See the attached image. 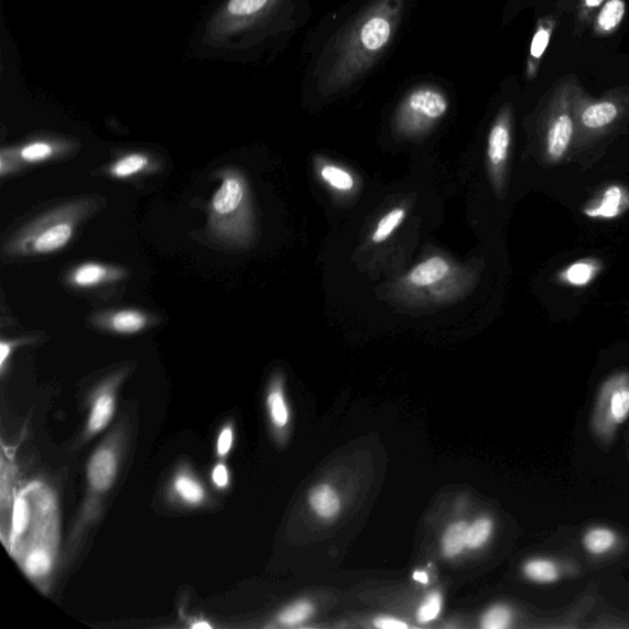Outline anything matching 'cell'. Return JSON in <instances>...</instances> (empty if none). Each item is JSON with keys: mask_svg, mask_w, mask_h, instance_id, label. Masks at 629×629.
I'll return each mask as SVG.
<instances>
[{"mask_svg": "<svg viewBox=\"0 0 629 629\" xmlns=\"http://www.w3.org/2000/svg\"><path fill=\"white\" fill-rule=\"evenodd\" d=\"M403 9L404 0H371L362 8L319 58V89L343 90L365 76L397 35Z\"/></svg>", "mask_w": 629, "mask_h": 629, "instance_id": "6da1fadb", "label": "cell"}, {"mask_svg": "<svg viewBox=\"0 0 629 629\" xmlns=\"http://www.w3.org/2000/svg\"><path fill=\"white\" fill-rule=\"evenodd\" d=\"M629 123V89L607 91L599 99L584 93L575 108L572 160L590 163V156Z\"/></svg>", "mask_w": 629, "mask_h": 629, "instance_id": "7a4b0ae2", "label": "cell"}, {"mask_svg": "<svg viewBox=\"0 0 629 629\" xmlns=\"http://www.w3.org/2000/svg\"><path fill=\"white\" fill-rule=\"evenodd\" d=\"M585 90L570 77L553 88L539 122V153L542 164L556 166L572 160L575 108Z\"/></svg>", "mask_w": 629, "mask_h": 629, "instance_id": "3957f363", "label": "cell"}, {"mask_svg": "<svg viewBox=\"0 0 629 629\" xmlns=\"http://www.w3.org/2000/svg\"><path fill=\"white\" fill-rule=\"evenodd\" d=\"M89 209L88 204L66 205L29 224L9 242V253L45 254L56 252L69 242L78 221Z\"/></svg>", "mask_w": 629, "mask_h": 629, "instance_id": "277c9868", "label": "cell"}, {"mask_svg": "<svg viewBox=\"0 0 629 629\" xmlns=\"http://www.w3.org/2000/svg\"><path fill=\"white\" fill-rule=\"evenodd\" d=\"M629 420V372L617 371L607 378L596 398L593 429L599 438L610 442Z\"/></svg>", "mask_w": 629, "mask_h": 629, "instance_id": "5b68a950", "label": "cell"}, {"mask_svg": "<svg viewBox=\"0 0 629 629\" xmlns=\"http://www.w3.org/2000/svg\"><path fill=\"white\" fill-rule=\"evenodd\" d=\"M449 111V99L438 88L424 85L413 89L400 105L397 116L399 130L419 133L426 130Z\"/></svg>", "mask_w": 629, "mask_h": 629, "instance_id": "8992f818", "label": "cell"}, {"mask_svg": "<svg viewBox=\"0 0 629 629\" xmlns=\"http://www.w3.org/2000/svg\"><path fill=\"white\" fill-rule=\"evenodd\" d=\"M247 189L243 180L234 173L223 177L220 188L213 196L210 205L212 227L218 236L231 238L236 234V221L240 217Z\"/></svg>", "mask_w": 629, "mask_h": 629, "instance_id": "52a82bcc", "label": "cell"}, {"mask_svg": "<svg viewBox=\"0 0 629 629\" xmlns=\"http://www.w3.org/2000/svg\"><path fill=\"white\" fill-rule=\"evenodd\" d=\"M511 133H513V110L510 106H505L490 128L487 142L488 162L498 189H502L506 184Z\"/></svg>", "mask_w": 629, "mask_h": 629, "instance_id": "ba28073f", "label": "cell"}, {"mask_svg": "<svg viewBox=\"0 0 629 629\" xmlns=\"http://www.w3.org/2000/svg\"><path fill=\"white\" fill-rule=\"evenodd\" d=\"M629 210V189L623 185L607 186L583 208L585 217L594 220H615Z\"/></svg>", "mask_w": 629, "mask_h": 629, "instance_id": "9c48e42d", "label": "cell"}, {"mask_svg": "<svg viewBox=\"0 0 629 629\" xmlns=\"http://www.w3.org/2000/svg\"><path fill=\"white\" fill-rule=\"evenodd\" d=\"M281 3L282 0H229L224 18L229 21L231 28L245 26L270 14Z\"/></svg>", "mask_w": 629, "mask_h": 629, "instance_id": "30bf717a", "label": "cell"}, {"mask_svg": "<svg viewBox=\"0 0 629 629\" xmlns=\"http://www.w3.org/2000/svg\"><path fill=\"white\" fill-rule=\"evenodd\" d=\"M117 475V460L110 451L96 453L88 465V478L90 486L105 492L112 487Z\"/></svg>", "mask_w": 629, "mask_h": 629, "instance_id": "8fae6325", "label": "cell"}, {"mask_svg": "<svg viewBox=\"0 0 629 629\" xmlns=\"http://www.w3.org/2000/svg\"><path fill=\"white\" fill-rule=\"evenodd\" d=\"M603 271V262L598 259H583L567 265L557 274L562 284L583 288L594 282Z\"/></svg>", "mask_w": 629, "mask_h": 629, "instance_id": "7c38bea8", "label": "cell"}, {"mask_svg": "<svg viewBox=\"0 0 629 629\" xmlns=\"http://www.w3.org/2000/svg\"><path fill=\"white\" fill-rule=\"evenodd\" d=\"M626 15V0H606L594 19L596 35L606 36L612 34L620 25Z\"/></svg>", "mask_w": 629, "mask_h": 629, "instance_id": "4fadbf2b", "label": "cell"}, {"mask_svg": "<svg viewBox=\"0 0 629 629\" xmlns=\"http://www.w3.org/2000/svg\"><path fill=\"white\" fill-rule=\"evenodd\" d=\"M582 543L584 550L592 556L600 557L617 546L618 536L610 528L594 527L585 532Z\"/></svg>", "mask_w": 629, "mask_h": 629, "instance_id": "5bb4252c", "label": "cell"}, {"mask_svg": "<svg viewBox=\"0 0 629 629\" xmlns=\"http://www.w3.org/2000/svg\"><path fill=\"white\" fill-rule=\"evenodd\" d=\"M451 265L442 258H432L415 265L410 282L417 286H429L441 282L449 274Z\"/></svg>", "mask_w": 629, "mask_h": 629, "instance_id": "9a60e30c", "label": "cell"}, {"mask_svg": "<svg viewBox=\"0 0 629 629\" xmlns=\"http://www.w3.org/2000/svg\"><path fill=\"white\" fill-rule=\"evenodd\" d=\"M525 578L532 583L549 585L557 583L562 577L558 564L550 558H532L522 567Z\"/></svg>", "mask_w": 629, "mask_h": 629, "instance_id": "2e32d148", "label": "cell"}, {"mask_svg": "<svg viewBox=\"0 0 629 629\" xmlns=\"http://www.w3.org/2000/svg\"><path fill=\"white\" fill-rule=\"evenodd\" d=\"M311 505L319 517L333 518L340 508L339 498L334 488L319 485L312 490Z\"/></svg>", "mask_w": 629, "mask_h": 629, "instance_id": "e0dca14e", "label": "cell"}, {"mask_svg": "<svg viewBox=\"0 0 629 629\" xmlns=\"http://www.w3.org/2000/svg\"><path fill=\"white\" fill-rule=\"evenodd\" d=\"M111 271L98 263H85L71 276V282L80 288L99 285L110 280Z\"/></svg>", "mask_w": 629, "mask_h": 629, "instance_id": "ac0fdd59", "label": "cell"}, {"mask_svg": "<svg viewBox=\"0 0 629 629\" xmlns=\"http://www.w3.org/2000/svg\"><path fill=\"white\" fill-rule=\"evenodd\" d=\"M553 32V21L545 20L540 23L530 46L529 71H535L540 59L545 55Z\"/></svg>", "mask_w": 629, "mask_h": 629, "instance_id": "d6986e66", "label": "cell"}, {"mask_svg": "<svg viewBox=\"0 0 629 629\" xmlns=\"http://www.w3.org/2000/svg\"><path fill=\"white\" fill-rule=\"evenodd\" d=\"M147 325V317L134 311H122L109 318V326L120 334H134Z\"/></svg>", "mask_w": 629, "mask_h": 629, "instance_id": "ffe728a7", "label": "cell"}, {"mask_svg": "<svg viewBox=\"0 0 629 629\" xmlns=\"http://www.w3.org/2000/svg\"><path fill=\"white\" fill-rule=\"evenodd\" d=\"M115 411V401L111 394L105 393L96 400L91 415L89 419V431L91 433L100 432L112 419Z\"/></svg>", "mask_w": 629, "mask_h": 629, "instance_id": "44dd1931", "label": "cell"}, {"mask_svg": "<svg viewBox=\"0 0 629 629\" xmlns=\"http://www.w3.org/2000/svg\"><path fill=\"white\" fill-rule=\"evenodd\" d=\"M467 530L466 522H456L446 530L443 539V553L445 557H455L460 554L467 546Z\"/></svg>", "mask_w": 629, "mask_h": 629, "instance_id": "7402d4cb", "label": "cell"}, {"mask_svg": "<svg viewBox=\"0 0 629 629\" xmlns=\"http://www.w3.org/2000/svg\"><path fill=\"white\" fill-rule=\"evenodd\" d=\"M149 164L143 154H130L117 160L111 166L110 174L117 178H127L140 174Z\"/></svg>", "mask_w": 629, "mask_h": 629, "instance_id": "603a6c76", "label": "cell"}, {"mask_svg": "<svg viewBox=\"0 0 629 629\" xmlns=\"http://www.w3.org/2000/svg\"><path fill=\"white\" fill-rule=\"evenodd\" d=\"M404 218H406V210L402 208L392 209L379 221L375 234H372V241L376 243L387 241L393 231L401 226Z\"/></svg>", "mask_w": 629, "mask_h": 629, "instance_id": "cb8c5ba5", "label": "cell"}, {"mask_svg": "<svg viewBox=\"0 0 629 629\" xmlns=\"http://www.w3.org/2000/svg\"><path fill=\"white\" fill-rule=\"evenodd\" d=\"M494 522L488 518H481L474 522L467 530V547L479 549L485 545L492 535Z\"/></svg>", "mask_w": 629, "mask_h": 629, "instance_id": "d4e9b609", "label": "cell"}, {"mask_svg": "<svg viewBox=\"0 0 629 629\" xmlns=\"http://www.w3.org/2000/svg\"><path fill=\"white\" fill-rule=\"evenodd\" d=\"M175 489L178 496L189 505H199L205 498L204 488L187 476H180L176 479Z\"/></svg>", "mask_w": 629, "mask_h": 629, "instance_id": "484cf974", "label": "cell"}, {"mask_svg": "<svg viewBox=\"0 0 629 629\" xmlns=\"http://www.w3.org/2000/svg\"><path fill=\"white\" fill-rule=\"evenodd\" d=\"M513 620V614L506 605H496L482 617V627L485 629H505L508 628Z\"/></svg>", "mask_w": 629, "mask_h": 629, "instance_id": "4316f807", "label": "cell"}, {"mask_svg": "<svg viewBox=\"0 0 629 629\" xmlns=\"http://www.w3.org/2000/svg\"><path fill=\"white\" fill-rule=\"evenodd\" d=\"M322 177L329 186L339 191H349L355 186V180L346 170L327 165L322 170Z\"/></svg>", "mask_w": 629, "mask_h": 629, "instance_id": "83f0119b", "label": "cell"}, {"mask_svg": "<svg viewBox=\"0 0 629 629\" xmlns=\"http://www.w3.org/2000/svg\"><path fill=\"white\" fill-rule=\"evenodd\" d=\"M52 561L45 550L31 552L25 561V570L31 577H42L50 572Z\"/></svg>", "mask_w": 629, "mask_h": 629, "instance_id": "f1b7e54d", "label": "cell"}, {"mask_svg": "<svg viewBox=\"0 0 629 629\" xmlns=\"http://www.w3.org/2000/svg\"><path fill=\"white\" fill-rule=\"evenodd\" d=\"M53 153H55V149L48 143L45 142H35L25 145L19 152L21 159L28 163H40L45 162V160L50 159Z\"/></svg>", "mask_w": 629, "mask_h": 629, "instance_id": "f546056e", "label": "cell"}, {"mask_svg": "<svg viewBox=\"0 0 629 629\" xmlns=\"http://www.w3.org/2000/svg\"><path fill=\"white\" fill-rule=\"evenodd\" d=\"M313 612L314 610L311 604L304 601L297 603L288 607V609L280 615V621L285 626H295L304 622Z\"/></svg>", "mask_w": 629, "mask_h": 629, "instance_id": "4dcf8cb0", "label": "cell"}, {"mask_svg": "<svg viewBox=\"0 0 629 629\" xmlns=\"http://www.w3.org/2000/svg\"><path fill=\"white\" fill-rule=\"evenodd\" d=\"M269 408L273 423L276 426L286 425L288 421H290V412H288L282 391L273 390L270 393Z\"/></svg>", "mask_w": 629, "mask_h": 629, "instance_id": "1f68e13d", "label": "cell"}, {"mask_svg": "<svg viewBox=\"0 0 629 629\" xmlns=\"http://www.w3.org/2000/svg\"><path fill=\"white\" fill-rule=\"evenodd\" d=\"M442 610V596L438 593H433L426 598L425 603L419 610V621L421 623H429L440 616Z\"/></svg>", "mask_w": 629, "mask_h": 629, "instance_id": "d6a6232c", "label": "cell"}, {"mask_svg": "<svg viewBox=\"0 0 629 629\" xmlns=\"http://www.w3.org/2000/svg\"><path fill=\"white\" fill-rule=\"evenodd\" d=\"M30 521V508L23 497L15 500L13 513V531L14 535L20 536L26 530Z\"/></svg>", "mask_w": 629, "mask_h": 629, "instance_id": "836d02e7", "label": "cell"}, {"mask_svg": "<svg viewBox=\"0 0 629 629\" xmlns=\"http://www.w3.org/2000/svg\"><path fill=\"white\" fill-rule=\"evenodd\" d=\"M606 0H581L578 19L581 23H586L596 15V12L603 7Z\"/></svg>", "mask_w": 629, "mask_h": 629, "instance_id": "e575fe53", "label": "cell"}, {"mask_svg": "<svg viewBox=\"0 0 629 629\" xmlns=\"http://www.w3.org/2000/svg\"><path fill=\"white\" fill-rule=\"evenodd\" d=\"M232 445V431L230 429H226L221 432L218 440V453L220 456H226Z\"/></svg>", "mask_w": 629, "mask_h": 629, "instance_id": "d590c367", "label": "cell"}, {"mask_svg": "<svg viewBox=\"0 0 629 629\" xmlns=\"http://www.w3.org/2000/svg\"><path fill=\"white\" fill-rule=\"evenodd\" d=\"M375 625L382 629H406L409 627L406 623L393 617H378L376 618Z\"/></svg>", "mask_w": 629, "mask_h": 629, "instance_id": "8d00e7d4", "label": "cell"}, {"mask_svg": "<svg viewBox=\"0 0 629 629\" xmlns=\"http://www.w3.org/2000/svg\"><path fill=\"white\" fill-rule=\"evenodd\" d=\"M213 481H215V484L218 487H226L229 484V474L227 470V467L224 465H218L215 468V471H213Z\"/></svg>", "mask_w": 629, "mask_h": 629, "instance_id": "74e56055", "label": "cell"}, {"mask_svg": "<svg viewBox=\"0 0 629 629\" xmlns=\"http://www.w3.org/2000/svg\"><path fill=\"white\" fill-rule=\"evenodd\" d=\"M10 350H12V345L3 340L2 345H0V366H2V368L6 365V360L8 358V355L10 354Z\"/></svg>", "mask_w": 629, "mask_h": 629, "instance_id": "f35d334b", "label": "cell"}, {"mask_svg": "<svg viewBox=\"0 0 629 629\" xmlns=\"http://www.w3.org/2000/svg\"><path fill=\"white\" fill-rule=\"evenodd\" d=\"M413 578H414V581H417L422 584H429V582H430L429 574H426L425 572H422V571L415 572L413 574Z\"/></svg>", "mask_w": 629, "mask_h": 629, "instance_id": "ab89813d", "label": "cell"}, {"mask_svg": "<svg viewBox=\"0 0 629 629\" xmlns=\"http://www.w3.org/2000/svg\"><path fill=\"white\" fill-rule=\"evenodd\" d=\"M194 628H210V626L208 623H198L195 625Z\"/></svg>", "mask_w": 629, "mask_h": 629, "instance_id": "60d3db41", "label": "cell"}]
</instances>
